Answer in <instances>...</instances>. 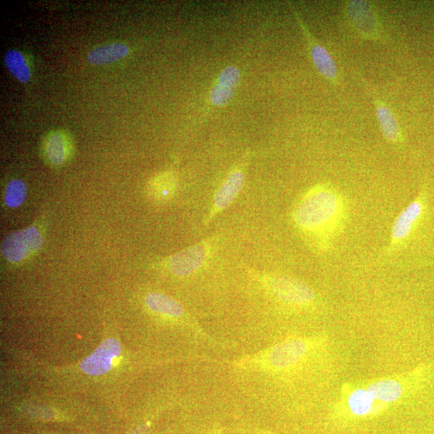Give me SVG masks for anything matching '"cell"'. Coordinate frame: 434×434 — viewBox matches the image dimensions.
I'll use <instances>...</instances> for the list:
<instances>
[{"label": "cell", "instance_id": "3957f363", "mask_svg": "<svg viewBox=\"0 0 434 434\" xmlns=\"http://www.w3.org/2000/svg\"><path fill=\"white\" fill-rule=\"evenodd\" d=\"M43 245L42 234L37 227L30 226L6 236L2 243L1 253L9 263H18L37 253Z\"/></svg>", "mask_w": 434, "mask_h": 434}, {"label": "cell", "instance_id": "4fadbf2b", "mask_svg": "<svg viewBox=\"0 0 434 434\" xmlns=\"http://www.w3.org/2000/svg\"><path fill=\"white\" fill-rule=\"evenodd\" d=\"M375 401L380 404L394 403L404 395L403 384L396 379H379L367 386Z\"/></svg>", "mask_w": 434, "mask_h": 434}, {"label": "cell", "instance_id": "e0dca14e", "mask_svg": "<svg viewBox=\"0 0 434 434\" xmlns=\"http://www.w3.org/2000/svg\"><path fill=\"white\" fill-rule=\"evenodd\" d=\"M4 64L10 74L18 81L22 83L30 81L31 70L21 52L14 50H9L6 53Z\"/></svg>", "mask_w": 434, "mask_h": 434}, {"label": "cell", "instance_id": "52a82bcc", "mask_svg": "<svg viewBox=\"0 0 434 434\" xmlns=\"http://www.w3.org/2000/svg\"><path fill=\"white\" fill-rule=\"evenodd\" d=\"M121 344L116 338H107L94 352L81 362L83 372L91 376H101L112 370L115 360L121 355Z\"/></svg>", "mask_w": 434, "mask_h": 434}, {"label": "cell", "instance_id": "2e32d148", "mask_svg": "<svg viewBox=\"0 0 434 434\" xmlns=\"http://www.w3.org/2000/svg\"><path fill=\"white\" fill-rule=\"evenodd\" d=\"M347 404L350 411L359 417L372 413L377 404L366 387L350 392L347 398Z\"/></svg>", "mask_w": 434, "mask_h": 434}, {"label": "cell", "instance_id": "7c38bea8", "mask_svg": "<svg viewBox=\"0 0 434 434\" xmlns=\"http://www.w3.org/2000/svg\"><path fill=\"white\" fill-rule=\"evenodd\" d=\"M372 96L375 108H376L380 132H382L384 138L392 144H401L404 141V137L394 113L389 109L387 104L384 103L382 99L378 98L376 95L373 93Z\"/></svg>", "mask_w": 434, "mask_h": 434}, {"label": "cell", "instance_id": "8fae6325", "mask_svg": "<svg viewBox=\"0 0 434 434\" xmlns=\"http://www.w3.org/2000/svg\"><path fill=\"white\" fill-rule=\"evenodd\" d=\"M72 150V142L68 134L61 130L50 133L44 141L45 156L52 165L62 166L67 163Z\"/></svg>", "mask_w": 434, "mask_h": 434}, {"label": "cell", "instance_id": "8992f818", "mask_svg": "<svg viewBox=\"0 0 434 434\" xmlns=\"http://www.w3.org/2000/svg\"><path fill=\"white\" fill-rule=\"evenodd\" d=\"M424 211L425 196L420 195L401 212L392 226L389 245L385 254L391 253L408 239Z\"/></svg>", "mask_w": 434, "mask_h": 434}, {"label": "cell", "instance_id": "30bf717a", "mask_svg": "<svg viewBox=\"0 0 434 434\" xmlns=\"http://www.w3.org/2000/svg\"><path fill=\"white\" fill-rule=\"evenodd\" d=\"M241 74L235 67H227L219 74L215 86L210 94L212 105L222 107L233 98L236 88L239 86Z\"/></svg>", "mask_w": 434, "mask_h": 434}, {"label": "cell", "instance_id": "5b68a950", "mask_svg": "<svg viewBox=\"0 0 434 434\" xmlns=\"http://www.w3.org/2000/svg\"><path fill=\"white\" fill-rule=\"evenodd\" d=\"M345 11L350 25L362 38L371 40L384 39L382 23L371 4L366 1H350Z\"/></svg>", "mask_w": 434, "mask_h": 434}, {"label": "cell", "instance_id": "6da1fadb", "mask_svg": "<svg viewBox=\"0 0 434 434\" xmlns=\"http://www.w3.org/2000/svg\"><path fill=\"white\" fill-rule=\"evenodd\" d=\"M343 215L341 195L334 189L321 185L302 196L294 210V221L308 236H328L340 226Z\"/></svg>", "mask_w": 434, "mask_h": 434}, {"label": "cell", "instance_id": "ba28073f", "mask_svg": "<svg viewBox=\"0 0 434 434\" xmlns=\"http://www.w3.org/2000/svg\"><path fill=\"white\" fill-rule=\"evenodd\" d=\"M245 182L246 176L243 169H236L232 172L214 196L212 205L206 217L205 224H210L219 214L234 203L245 185Z\"/></svg>", "mask_w": 434, "mask_h": 434}, {"label": "cell", "instance_id": "d6986e66", "mask_svg": "<svg viewBox=\"0 0 434 434\" xmlns=\"http://www.w3.org/2000/svg\"><path fill=\"white\" fill-rule=\"evenodd\" d=\"M5 203L10 207H17L25 202L27 196L25 183L21 180L11 181L5 191Z\"/></svg>", "mask_w": 434, "mask_h": 434}, {"label": "cell", "instance_id": "44dd1931", "mask_svg": "<svg viewBox=\"0 0 434 434\" xmlns=\"http://www.w3.org/2000/svg\"><path fill=\"white\" fill-rule=\"evenodd\" d=\"M217 434H219V433H217Z\"/></svg>", "mask_w": 434, "mask_h": 434}, {"label": "cell", "instance_id": "ffe728a7", "mask_svg": "<svg viewBox=\"0 0 434 434\" xmlns=\"http://www.w3.org/2000/svg\"><path fill=\"white\" fill-rule=\"evenodd\" d=\"M149 428L146 425H142L138 428L132 434H149Z\"/></svg>", "mask_w": 434, "mask_h": 434}, {"label": "cell", "instance_id": "ac0fdd59", "mask_svg": "<svg viewBox=\"0 0 434 434\" xmlns=\"http://www.w3.org/2000/svg\"><path fill=\"white\" fill-rule=\"evenodd\" d=\"M176 188L175 177L171 173H164L154 178L149 185V192L154 200L165 201L171 199Z\"/></svg>", "mask_w": 434, "mask_h": 434}, {"label": "cell", "instance_id": "9c48e42d", "mask_svg": "<svg viewBox=\"0 0 434 434\" xmlns=\"http://www.w3.org/2000/svg\"><path fill=\"white\" fill-rule=\"evenodd\" d=\"M296 17L307 38L315 68L317 69L319 73L322 75L325 79L331 81L332 84H336L338 81V74L337 65L334 59H333L331 53L329 50H326L325 47L318 43V41L315 40L305 25H303V22L299 19V16L296 14Z\"/></svg>", "mask_w": 434, "mask_h": 434}, {"label": "cell", "instance_id": "5bb4252c", "mask_svg": "<svg viewBox=\"0 0 434 434\" xmlns=\"http://www.w3.org/2000/svg\"><path fill=\"white\" fill-rule=\"evenodd\" d=\"M145 303L150 311L169 318H181L185 312L179 302L162 293L148 294L145 298Z\"/></svg>", "mask_w": 434, "mask_h": 434}, {"label": "cell", "instance_id": "9a60e30c", "mask_svg": "<svg viewBox=\"0 0 434 434\" xmlns=\"http://www.w3.org/2000/svg\"><path fill=\"white\" fill-rule=\"evenodd\" d=\"M129 47L122 43H113L95 47L87 55V61L94 65L114 63L129 55Z\"/></svg>", "mask_w": 434, "mask_h": 434}, {"label": "cell", "instance_id": "277c9868", "mask_svg": "<svg viewBox=\"0 0 434 434\" xmlns=\"http://www.w3.org/2000/svg\"><path fill=\"white\" fill-rule=\"evenodd\" d=\"M210 241H202L183 249L172 255L168 261V267L172 275L186 278L198 273L210 259L212 253Z\"/></svg>", "mask_w": 434, "mask_h": 434}, {"label": "cell", "instance_id": "7a4b0ae2", "mask_svg": "<svg viewBox=\"0 0 434 434\" xmlns=\"http://www.w3.org/2000/svg\"><path fill=\"white\" fill-rule=\"evenodd\" d=\"M258 280L273 299L285 305L307 307L316 299L314 291L308 285L292 277L260 275Z\"/></svg>", "mask_w": 434, "mask_h": 434}]
</instances>
